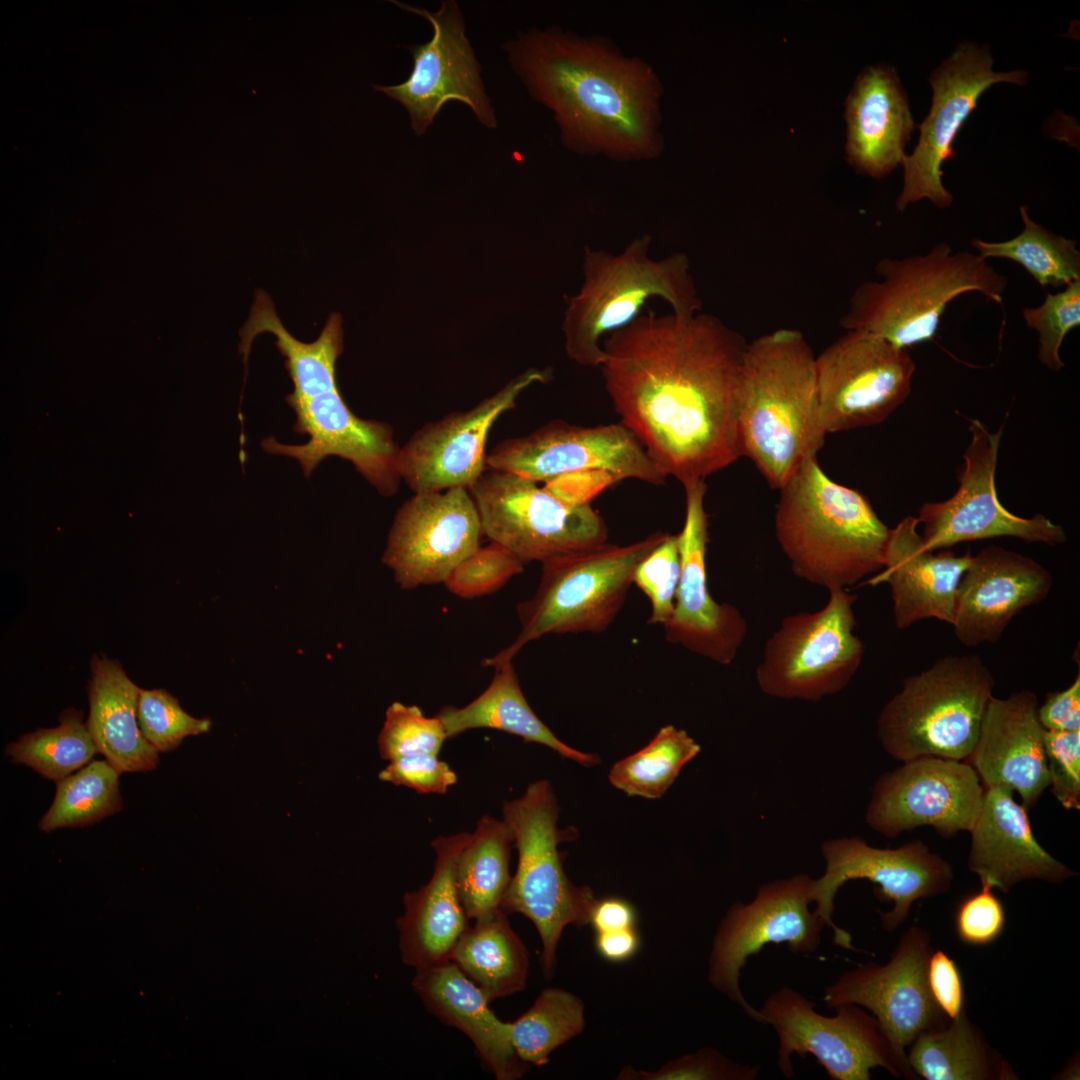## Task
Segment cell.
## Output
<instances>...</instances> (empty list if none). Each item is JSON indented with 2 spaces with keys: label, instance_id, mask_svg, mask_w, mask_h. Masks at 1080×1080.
Segmentation results:
<instances>
[{
  "label": "cell",
  "instance_id": "obj_9",
  "mask_svg": "<svg viewBox=\"0 0 1080 1080\" xmlns=\"http://www.w3.org/2000/svg\"><path fill=\"white\" fill-rule=\"evenodd\" d=\"M667 535L656 532L625 546L606 542L543 562L535 594L517 606L520 633L482 665L512 662L526 644L547 634L605 631L625 602L636 567Z\"/></svg>",
  "mask_w": 1080,
  "mask_h": 1080
},
{
  "label": "cell",
  "instance_id": "obj_26",
  "mask_svg": "<svg viewBox=\"0 0 1080 1080\" xmlns=\"http://www.w3.org/2000/svg\"><path fill=\"white\" fill-rule=\"evenodd\" d=\"M1053 577L1032 558L999 546L983 548L962 575L952 626L965 646L997 642L1010 621L1050 593Z\"/></svg>",
  "mask_w": 1080,
  "mask_h": 1080
},
{
  "label": "cell",
  "instance_id": "obj_42",
  "mask_svg": "<svg viewBox=\"0 0 1080 1080\" xmlns=\"http://www.w3.org/2000/svg\"><path fill=\"white\" fill-rule=\"evenodd\" d=\"M119 775L106 760L92 761L56 782L55 798L39 828L51 832L84 827L119 812L123 807Z\"/></svg>",
  "mask_w": 1080,
  "mask_h": 1080
},
{
  "label": "cell",
  "instance_id": "obj_30",
  "mask_svg": "<svg viewBox=\"0 0 1080 1080\" xmlns=\"http://www.w3.org/2000/svg\"><path fill=\"white\" fill-rule=\"evenodd\" d=\"M460 832L431 842L436 853L430 880L404 896L398 920L400 949L405 964L415 970L450 961L452 951L469 927L456 883L458 856L470 838Z\"/></svg>",
  "mask_w": 1080,
  "mask_h": 1080
},
{
  "label": "cell",
  "instance_id": "obj_40",
  "mask_svg": "<svg viewBox=\"0 0 1080 1080\" xmlns=\"http://www.w3.org/2000/svg\"><path fill=\"white\" fill-rule=\"evenodd\" d=\"M585 1005L562 988L541 991L532 1006L508 1022L511 1045L518 1058L531 1066H543L550 1054L585 1029Z\"/></svg>",
  "mask_w": 1080,
  "mask_h": 1080
},
{
  "label": "cell",
  "instance_id": "obj_18",
  "mask_svg": "<svg viewBox=\"0 0 1080 1080\" xmlns=\"http://www.w3.org/2000/svg\"><path fill=\"white\" fill-rule=\"evenodd\" d=\"M993 59L986 47L962 43L930 77L933 99L930 113L918 126L919 143L910 156H905L902 191L896 208H905L921 199L930 200L938 208L952 203L951 193L942 183L941 166L955 155L952 143L978 98L997 82L1024 85L1027 73L1022 70L994 72Z\"/></svg>",
  "mask_w": 1080,
  "mask_h": 1080
},
{
  "label": "cell",
  "instance_id": "obj_37",
  "mask_svg": "<svg viewBox=\"0 0 1080 1080\" xmlns=\"http://www.w3.org/2000/svg\"><path fill=\"white\" fill-rule=\"evenodd\" d=\"M450 961L489 1002L513 995L527 983L528 950L502 909L468 927L457 941Z\"/></svg>",
  "mask_w": 1080,
  "mask_h": 1080
},
{
  "label": "cell",
  "instance_id": "obj_46",
  "mask_svg": "<svg viewBox=\"0 0 1080 1080\" xmlns=\"http://www.w3.org/2000/svg\"><path fill=\"white\" fill-rule=\"evenodd\" d=\"M1023 318L1039 335V361L1050 370H1061L1065 366L1060 357L1063 340L1080 325V280L1047 294L1039 306L1024 308Z\"/></svg>",
  "mask_w": 1080,
  "mask_h": 1080
},
{
  "label": "cell",
  "instance_id": "obj_48",
  "mask_svg": "<svg viewBox=\"0 0 1080 1080\" xmlns=\"http://www.w3.org/2000/svg\"><path fill=\"white\" fill-rule=\"evenodd\" d=\"M678 536L669 534L636 567L635 584L650 600L648 624L664 626L674 610L680 579Z\"/></svg>",
  "mask_w": 1080,
  "mask_h": 1080
},
{
  "label": "cell",
  "instance_id": "obj_32",
  "mask_svg": "<svg viewBox=\"0 0 1080 1080\" xmlns=\"http://www.w3.org/2000/svg\"><path fill=\"white\" fill-rule=\"evenodd\" d=\"M413 990L445 1025L464 1033L498 1080L521 1078L529 1065L516 1055L508 1022L489 1008V1000L453 962L415 970Z\"/></svg>",
  "mask_w": 1080,
  "mask_h": 1080
},
{
  "label": "cell",
  "instance_id": "obj_17",
  "mask_svg": "<svg viewBox=\"0 0 1080 1080\" xmlns=\"http://www.w3.org/2000/svg\"><path fill=\"white\" fill-rule=\"evenodd\" d=\"M969 431L971 440L963 456L958 490L945 501L924 503L916 517L923 525L925 549L937 551L995 537L1047 545L1064 543L1067 535L1062 526L1041 514L1019 517L1000 503L995 471L1002 429L990 432L981 421L972 419Z\"/></svg>",
  "mask_w": 1080,
  "mask_h": 1080
},
{
  "label": "cell",
  "instance_id": "obj_31",
  "mask_svg": "<svg viewBox=\"0 0 1080 1080\" xmlns=\"http://www.w3.org/2000/svg\"><path fill=\"white\" fill-rule=\"evenodd\" d=\"M849 163L880 179L902 164L914 128L906 94L893 68L868 67L846 100Z\"/></svg>",
  "mask_w": 1080,
  "mask_h": 1080
},
{
  "label": "cell",
  "instance_id": "obj_41",
  "mask_svg": "<svg viewBox=\"0 0 1080 1080\" xmlns=\"http://www.w3.org/2000/svg\"><path fill=\"white\" fill-rule=\"evenodd\" d=\"M700 750L685 730L666 725L642 749L614 763L608 779L628 796L658 799Z\"/></svg>",
  "mask_w": 1080,
  "mask_h": 1080
},
{
  "label": "cell",
  "instance_id": "obj_1",
  "mask_svg": "<svg viewBox=\"0 0 1080 1080\" xmlns=\"http://www.w3.org/2000/svg\"><path fill=\"white\" fill-rule=\"evenodd\" d=\"M748 342L719 318L648 310L602 342L605 389L620 423L682 484L740 457L738 391Z\"/></svg>",
  "mask_w": 1080,
  "mask_h": 1080
},
{
  "label": "cell",
  "instance_id": "obj_34",
  "mask_svg": "<svg viewBox=\"0 0 1080 1080\" xmlns=\"http://www.w3.org/2000/svg\"><path fill=\"white\" fill-rule=\"evenodd\" d=\"M494 669L490 685L477 698L461 708L444 706L436 714L448 739L471 729H495L547 746L585 767L600 763L597 754L579 751L562 742L536 715L523 694L512 662Z\"/></svg>",
  "mask_w": 1080,
  "mask_h": 1080
},
{
  "label": "cell",
  "instance_id": "obj_52",
  "mask_svg": "<svg viewBox=\"0 0 1080 1080\" xmlns=\"http://www.w3.org/2000/svg\"><path fill=\"white\" fill-rule=\"evenodd\" d=\"M379 778L420 794H445L457 782V775L448 763L434 754H416L390 761L379 773Z\"/></svg>",
  "mask_w": 1080,
  "mask_h": 1080
},
{
  "label": "cell",
  "instance_id": "obj_44",
  "mask_svg": "<svg viewBox=\"0 0 1080 1080\" xmlns=\"http://www.w3.org/2000/svg\"><path fill=\"white\" fill-rule=\"evenodd\" d=\"M446 739L437 716L426 717L416 705L393 702L386 710L378 746L381 757L393 761L416 754L438 755Z\"/></svg>",
  "mask_w": 1080,
  "mask_h": 1080
},
{
  "label": "cell",
  "instance_id": "obj_45",
  "mask_svg": "<svg viewBox=\"0 0 1080 1080\" xmlns=\"http://www.w3.org/2000/svg\"><path fill=\"white\" fill-rule=\"evenodd\" d=\"M137 720L143 737L158 751L176 749L184 738L209 731L208 718H195L186 713L178 700L164 689L140 688Z\"/></svg>",
  "mask_w": 1080,
  "mask_h": 1080
},
{
  "label": "cell",
  "instance_id": "obj_21",
  "mask_svg": "<svg viewBox=\"0 0 1080 1080\" xmlns=\"http://www.w3.org/2000/svg\"><path fill=\"white\" fill-rule=\"evenodd\" d=\"M927 931L905 930L889 960L867 962L844 972L824 990L827 1008L855 1004L869 1011L896 1048H906L920 1035L947 1024L929 990L927 965L933 951Z\"/></svg>",
  "mask_w": 1080,
  "mask_h": 1080
},
{
  "label": "cell",
  "instance_id": "obj_54",
  "mask_svg": "<svg viewBox=\"0 0 1080 1080\" xmlns=\"http://www.w3.org/2000/svg\"><path fill=\"white\" fill-rule=\"evenodd\" d=\"M1038 720L1044 730H1080V674L1067 688L1049 693L1038 706Z\"/></svg>",
  "mask_w": 1080,
  "mask_h": 1080
},
{
  "label": "cell",
  "instance_id": "obj_39",
  "mask_svg": "<svg viewBox=\"0 0 1080 1080\" xmlns=\"http://www.w3.org/2000/svg\"><path fill=\"white\" fill-rule=\"evenodd\" d=\"M1023 230L1012 239L988 242L972 239L984 259L1002 258L1021 265L1043 288H1060L1080 280V251L1076 241L1057 235L1034 222L1026 206L1020 207Z\"/></svg>",
  "mask_w": 1080,
  "mask_h": 1080
},
{
  "label": "cell",
  "instance_id": "obj_2",
  "mask_svg": "<svg viewBox=\"0 0 1080 1080\" xmlns=\"http://www.w3.org/2000/svg\"><path fill=\"white\" fill-rule=\"evenodd\" d=\"M502 48L529 94L552 112L568 147L619 160L661 151V90L647 64L556 27L521 32Z\"/></svg>",
  "mask_w": 1080,
  "mask_h": 1080
},
{
  "label": "cell",
  "instance_id": "obj_22",
  "mask_svg": "<svg viewBox=\"0 0 1080 1080\" xmlns=\"http://www.w3.org/2000/svg\"><path fill=\"white\" fill-rule=\"evenodd\" d=\"M285 401L295 413L294 431L308 440L290 445L268 437L261 441L264 451L295 459L307 478L323 460L337 456L352 463L382 496L398 491L400 447L388 423L355 415L338 386L306 395L290 393Z\"/></svg>",
  "mask_w": 1080,
  "mask_h": 1080
},
{
  "label": "cell",
  "instance_id": "obj_10",
  "mask_svg": "<svg viewBox=\"0 0 1080 1080\" xmlns=\"http://www.w3.org/2000/svg\"><path fill=\"white\" fill-rule=\"evenodd\" d=\"M815 1002L784 986L772 993L759 1010L764 1024L775 1030L778 1067L786 1078L794 1069L791 1055L815 1057L832 1080H869L881 1067L895 1078L917 1080L907 1053L899 1051L881 1024L855 1004L839 1005L835 1016L814 1010Z\"/></svg>",
  "mask_w": 1080,
  "mask_h": 1080
},
{
  "label": "cell",
  "instance_id": "obj_6",
  "mask_svg": "<svg viewBox=\"0 0 1080 1080\" xmlns=\"http://www.w3.org/2000/svg\"><path fill=\"white\" fill-rule=\"evenodd\" d=\"M651 242L650 235H642L617 254L584 247L583 283L569 299L562 324L565 350L575 363L600 367L603 340L638 318L650 298H661L677 315L700 313L687 254L653 259Z\"/></svg>",
  "mask_w": 1080,
  "mask_h": 1080
},
{
  "label": "cell",
  "instance_id": "obj_47",
  "mask_svg": "<svg viewBox=\"0 0 1080 1080\" xmlns=\"http://www.w3.org/2000/svg\"><path fill=\"white\" fill-rule=\"evenodd\" d=\"M524 562L505 546L492 541L462 560L444 584L454 595L472 599L493 593L520 574Z\"/></svg>",
  "mask_w": 1080,
  "mask_h": 1080
},
{
  "label": "cell",
  "instance_id": "obj_35",
  "mask_svg": "<svg viewBox=\"0 0 1080 1080\" xmlns=\"http://www.w3.org/2000/svg\"><path fill=\"white\" fill-rule=\"evenodd\" d=\"M276 337L275 345L284 357V365L293 383L294 394L304 395L337 387L336 361L343 352L342 317L332 313L319 337L302 342L291 335L279 319L270 296L258 289L249 317L240 330L239 352L247 370L252 342L259 334Z\"/></svg>",
  "mask_w": 1080,
  "mask_h": 1080
},
{
  "label": "cell",
  "instance_id": "obj_11",
  "mask_svg": "<svg viewBox=\"0 0 1080 1080\" xmlns=\"http://www.w3.org/2000/svg\"><path fill=\"white\" fill-rule=\"evenodd\" d=\"M856 600L847 589H834L822 609L786 616L767 640L757 666L760 690L776 698L806 701L843 690L864 654V645L854 634Z\"/></svg>",
  "mask_w": 1080,
  "mask_h": 1080
},
{
  "label": "cell",
  "instance_id": "obj_49",
  "mask_svg": "<svg viewBox=\"0 0 1080 1080\" xmlns=\"http://www.w3.org/2000/svg\"><path fill=\"white\" fill-rule=\"evenodd\" d=\"M759 1065H744L727 1058L714 1048L704 1047L667 1062L657 1071L623 1068L617 1079L623 1080H754Z\"/></svg>",
  "mask_w": 1080,
  "mask_h": 1080
},
{
  "label": "cell",
  "instance_id": "obj_56",
  "mask_svg": "<svg viewBox=\"0 0 1080 1080\" xmlns=\"http://www.w3.org/2000/svg\"><path fill=\"white\" fill-rule=\"evenodd\" d=\"M637 922L638 913L630 901L618 896H607L595 900L588 924L595 933H602L636 928Z\"/></svg>",
  "mask_w": 1080,
  "mask_h": 1080
},
{
  "label": "cell",
  "instance_id": "obj_57",
  "mask_svg": "<svg viewBox=\"0 0 1080 1080\" xmlns=\"http://www.w3.org/2000/svg\"><path fill=\"white\" fill-rule=\"evenodd\" d=\"M595 934L594 945L598 955L610 963L631 960L641 947L637 928Z\"/></svg>",
  "mask_w": 1080,
  "mask_h": 1080
},
{
  "label": "cell",
  "instance_id": "obj_43",
  "mask_svg": "<svg viewBox=\"0 0 1080 1080\" xmlns=\"http://www.w3.org/2000/svg\"><path fill=\"white\" fill-rule=\"evenodd\" d=\"M5 753L12 762L58 782L87 764L98 750L82 712L71 708L61 713L57 727L27 733L9 743Z\"/></svg>",
  "mask_w": 1080,
  "mask_h": 1080
},
{
  "label": "cell",
  "instance_id": "obj_23",
  "mask_svg": "<svg viewBox=\"0 0 1080 1080\" xmlns=\"http://www.w3.org/2000/svg\"><path fill=\"white\" fill-rule=\"evenodd\" d=\"M482 535L468 489L414 493L396 512L382 561L403 589L444 583Z\"/></svg>",
  "mask_w": 1080,
  "mask_h": 1080
},
{
  "label": "cell",
  "instance_id": "obj_12",
  "mask_svg": "<svg viewBox=\"0 0 1080 1080\" xmlns=\"http://www.w3.org/2000/svg\"><path fill=\"white\" fill-rule=\"evenodd\" d=\"M468 490L484 535L524 563H543L608 540L607 525L591 504L570 505L526 477L486 468Z\"/></svg>",
  "mask_w": 1080,
  "mask_h": 1080
},
{
  "label": "cell",
  "instance_id": "obj_24",
  "mask_svg": "<svg viewBox=\"0 0 1080 1080\" xmlns=\"http://www.w3.org/2000/svg\"><path fill=\"white\" fill-rule=\"evenodd\" d=\"M549 378V370L530 368L473 408L417 429L400 447L401 480L414 493L469 489L486 470L485 449L494 423L514 408L526 388Z\"/></svg>",
  "mask_w": 1080,
  "mask_h": 1080
},
{
  "label": "cell",
  "instance_id": "obj_20",
  "mask_svg": "<svg viewBox=\"0 0 1080 1080\" xmlns=\"http://www.w3.org/2000/svg\"><path fill=\"white\" fill-rule=\"evenodd\" d=\"M902 763L876 781L865 814L868 826L889 838L923 826L946 838L970 832L985 791L974 768L934 756Z\"/></svg>",
  "mask_w": 1080,
  "mask_h": 1080
},
{
  "label": "cell",
  "instance_id": "obj_5",
  "mask_svg": "<svg viewBox=\"0 0 1080 1080\" xmlns=\"http://www.w3.org/2000/svg\"><path fill=\"white\" fill-rule=\"evenodd\" d=\"M875 272L878 280L865 281L853 291L840 326L903 349L932 340L948 304L958 296L977 292L1002 304L1008 284L986 259L954 252L945 242L925 254L883 258Z\"/></svg>",
  "mask_w": 1080,
  "mask_h": 1080
},
{
  "label": "cell",
  "instance_id": "obj_28",
  "mask_svg": "<svg viewBox=\"0 0 1080 1080\" xmlns=\"http://www.w3.org/2000/svg\"><path fill=\"white\" fill-rule=\"evenodd\" d=\"M969 833L968 868L981 886L1007 893L1023 881L1060 884L1077 875L1039 844L1027 809L1006 788H986Z\"/></svg>",
  "mask_w": 1080,
  "mask_h": 1080
},
{
  "label": "cell",
  "instance_id": "obj_3",
  "mask_svg": "<svg viewBox=\"0 0 1080 1080\" xmlns=\"http://www.w3.org/2000/svg\"><path fill=\"white\" fill-rule=\"evenodd\" d=\"M816 355L804 334L782 328L747 344L738 391L742 456L779 490L825 443Z\"/></svg>",
  "mask_w": 1080,
  "mask_h": 1080
},
{
  "label": "cell",
  "instance_id": "obj_19",
  "mask_svg": "<svg viewBox=\"0 0 1080 1080\" xmlns=\"http://www.w3.org/2000/svg\"><path fill=\"white\" fill-rule=\"evenodd\" d=\"M486 468L538 483L584 471L606 472L618 481L636 479L656 486L667 478L620 422L597 426L549 422L527 435L499 442L487 454Z\"/></svg>",
  "mask_w": 1080,
  "mask_h": 1080
},
{
  "label": "cell",
  "instance_id": "obj_8",
  "mask_svg": "<svg viewBox=\"0 0 1080 1080\" xmlns=\"http://www.w3.org/2000/svg\"><path fill=\"white\" fill-rule=\"evenodd\" d=\"M559 812L553 787L544 779L529 784L521 797L504 802L502 807L503 820L518 851V864L501 909L532 921L542 943L545 975L553 973L564 929L586 926L597 899L590 887L575 885L564 871L558 847L574 840L577 830L560 829Z\"/></svg>",
  "mask_w": 1080,
  "mask_h": 1080
},
{
  "label": "cell",
  "instance_id": "obj_15",
  "mask_svg": "<svg viewBox=\"0 0 1080 1080\" xmlns=\"http://www.w3.org/2000/svg\"><path fill=\"white\" fill-rule=\"evenodd\" d=\"M826 434L879 424L909 396L916 365L907 349L847 330L815 358Z\"/></svg>",
  "mask_w": 1080,
  "mask_h": 1080
},
{
  "label": "cell",
  "instance_id": "obj_25",
  "mask_svg": "<svg viewBox=\"0 0 1080 1080\" xmlns=\"http://www.w3.org/2000/svg\"><path fill=\"white\" fill-rule=\"evenodd\" d=\"M685 520L678 536L680 579L670 620L663 626L666 640L721 665L731 664L748 631L739 610L717 603L707 582L708 517L705 480L683 484Z\"/></svg>",
  "mask_w": 1080,
  "mask_h": 1080
},
{
  "label": "cell",
  "instance_id": "obj_50",
  "mask_svg": "<svg viewBox=\"0 0 1080 1080\" xmlns=\"http://www.w3.org/2000/svg\"><path fill=\"white\" fill-rule=\"evenodd\" d=\"M1049 786L1066 810H1080V730H1044Z\"/></svg>",
  "mask_w": 1080,
  "mask_h": 1080
},
{
  "label": "cell",
  "instance_id": "obj_38",
  "mask_svg": "<svg viewBox=\"0 0 1080 1080\" xmlns=\"http://www.w3.org/2000/svg\"><path fill=\"white\" fill-rule=\"evenodd\" d=\"M513 835L502 819L484 815L461 850L456 866L460 901L468 919L479 920L501 909L510 884Z\"/></svg>",
  "mask_w": 1080,
  "mask_h": 1080
},
{
  "label": "cell",
  "instance_id": "obj_29",
  "mask_svg": "<svg viewBox=\"0 0 1080 1080\" xmlns=\"http://www.w3.org/2000/svg\"><path fill=\"white\" fill-rule=\"evenodd\" d=\"M916 517L903 518L890 529L882 572L868 583H888L895 625L906 629L923 619L952 624L959 581L972 555L925 549Z\"/></svg>",
  "mask_w": 1080,
  "mask_h": 1080
},
{
  "label": "cell",
  "instance_id": "obj_36",
  "mask_svg": "<svg viewBox=\"0 0 1080 1080\" xmlns=\"http://www.w3.org/2000/svg\"><path fill=\"white\" fill-rule=\"evenodd\" d=\"M916 1075L926 1080H1015L1007 1060L986 1041L966 1008L944 1027L918 1036L907 1052Z\"/></svg>",
  "mask_w": 1080,
  "mask_h": 1080
},
{
  "label": "cell",
  "instance_id": "obj_7",
  "mask_svg": "<svg viewBox=\"0 0 1080 1080\" xmlns=\"http://www.w3.org/2000/svg\"><path fill=\"white\" fill-rule=\"evenodd\" d=\"M994 685L976 654L939 658L905 678L881 710L877 736L883 749L901 762L921 756L968 761Z\"/></svg>",
  "mask_w": 1080,
  "mask_h": 1080
},
{
  "label": "cell",
  "instance_id": "obj_4",
  "mask_svg": "<svg viewBox=\"0 0 1080 1080\" xmlns=\"http://www.w3.org/2000/svg\"><path fill=\"white\" fill-rule=\"evenodd\" d=\"M779 492L775 534L798 578L828 591L847 589L882 568L890 528L862 493L832 480L817 457Z\"/></svg>",
  "mask_w": 1080,
  "mask_h": 1080
},
{
  "label": "cell",
  "instance_id": "obj_13",
  "mask_svg": "<svg viewBox=\"0 0 1080 1080\" xmlns=\"http://www.w3.org/2000/svg\"><path fill=\"white\" fill-rule=\"evenodd\" d=\"M824 873L810 880L809 896L813 912L833 931V943L857 951L852 936L833 921L834 901L841 886L854 879H866L878 887L881 901H893V909L880 913L881 926L895 931L909 917L913 903L949 891L954 880L952 865L932 852L920 840L898 848H877L858 836L830 839L821 845Z\"/></svg>",
  "mask_w": 1080,
  "mask_h": 1080
},
{
  "label": "cell",
  "instance_id": "obj_27",
  "mask_svg": "<svg viewBox=\"0 0 1080 1080\" xmlns=\"http://www.w3.org/2000/svg\"><path fill=\"white\" fill-rule=\"evenodd\" d=\"M1038 699L1029 690L992 697L975 747L968 759L986 788L1016 791L1022 805L1034 806L1049 787L1044 729Z\"/></svg>",
  "mask_w": 1080,
  "mask_h": 1080
},
{
  "label": "cell",
  "instance_id": "obj_33",
  "mask_svg": "<svg viewBox=\"0 0 1080 1080\" xmlns=\"http://www.w3.org/2000/svg\"><path fill=\"white\" fill-rule=\"evenodd\" d=\"M139 692L117 661L93 656L86 725L98 753L120 774L151 771L159 763V752L138 725Z\"/></svg>",
  "mask_w": 1080,
  "mask_h": 1080
},
{
  "label": "cell",
  "instance_id": "obj_51",
  "mask_svg": "<svg viewBox=\"0 0 1080 1080\" xmlns=\"http://www.w3.org/2000/svg\"><path fill=\"white\" fill-rule=\"evenodd\" d=\"M993 889L981 890L965 897L957 906L954 926L960 941L972 946L995 942L1006 925L1005 909Z\"/></svg>",
  "mask_w": 1080,
  "mask_h": 1080
},
{
  "label": "cell",
  "instance_id": "obj_53",
  "mask_svg": "<svg viewBox=\"0 0 1080 1080\" xmlns=\"http://www.w3.org/2000/svg\"><path fill=\"white\" fill-rule=\"evenodd\" d=\"M927 981L933 1000L949 1020L956 1018L966 1008L960 970L943 950L932 951L927 965Z\"/></svg>",
  "mask_w": 1080,
  "mask_h": 1080
},
{
  "label": "cell",
  "instance_id": "obj_14",
  "mask_svg": "<svg viewBox=\"0 0 1080 1080\" xmlns=\"http://www.w3.org/2000/svg\"><path fill=\"white\" fill-rule=\"evenodd\" d=\"M810 880L800 873L760 885L751 902L730 906L714 934L708 981L757 1023L764 1024L763 1017L740 989L741 969L769 943H787L796 955L818 949L826 925L809 908Z\"/></svg>",
  "mask_w": 1080,
  "mask_h": 1080
},
{
  "label": "cell",
  "instance_id": "obj_55",
  "mask_svg": "<svg viewBox=\"0 0 1080 1080\" xmlns=\"http://www.w3.org/2000/svg\"><path fill=\"white\" fill-rule=\"evenodd\" d=\"M617 481L615 476L606 472L584 471L559 476L543 486L562 501L581 506L590 504L602 489Z\"/></svg>",
  "mask_w": 1080,
  "mask_h": 1080
},
{
  "label": "cell",
  "instance_id": "obj_16",
  "mask_svg": "<svg viewBox=\"0 0 1080 1080\" xmlns=\"http://www.w3.org/2000/svg\"><path fill=\"white\" fill-rule=\"evenodd\" d=\"M392 3L425 18L431 24L433 35L425 43L407 47L413 57V66L404 82L373 84V88L406 109L410 126L417 136L427 132L443 106L451 101L465 104L481 125L495 129L496 114L481 77V65L466 36L458 3L444 0L436 11L398 1Z\"/></svg>",
  "mask_w": 1080,
  "mask_h": 1080
}]
</instances>
